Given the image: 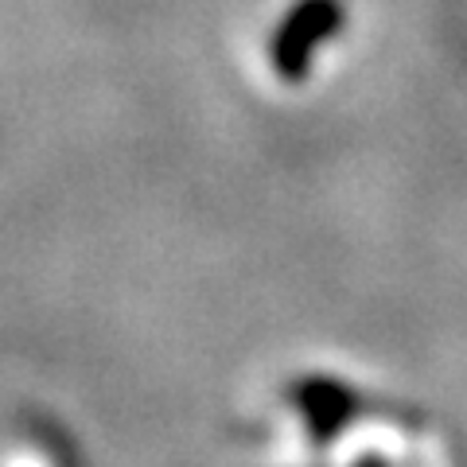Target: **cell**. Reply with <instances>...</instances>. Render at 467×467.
Returning <instances> with one entry per match:
<instances>
[{"label":"cell","mask_w":467,"mask_h":467,"mask_svg":"<svg viewBox=\"0 0 467 467\" xmlns=\"http://www.w3.org/2000/svg\"><path fill=\"white\" fill-rule=\"evenodd\" d=\"M343 24H347V8L339 0H296L269 36L273 75L288 86L304 82L316 70L319 51L339 36Z\"/></svg>","instance_id":"6da1fadb"},{"label":"cell","mask_w":467,"mask_h":467,"mask_svg":"<svg viewBox=\"0 0 467 467\" xmlns=\"http://www.w3.org/2000/svg\"><path fill=\"white\" fill-rule=\"evenodd\" d=\"M355 467H386V460H382V456H362Z\"/></svg>","instance_id":"3957f363"},{"label":"cell","mask_w":467,"mask_h":467,"mask_svg":"<svg viewBox=\"0 0 467 467\" xmlns=\"http://www.w3.org/2000/svg\"><path fill=\"white\" fill-rule=\"evenodd\" d=\"M288 405L296 409V417L304 420V429L316 444H331L335 436H343L355 417L362 413L358 393L339 378L327 374H304L288 386Z\"/></svg>","instance_id":"7a4b0ae2"}]
</instances>
